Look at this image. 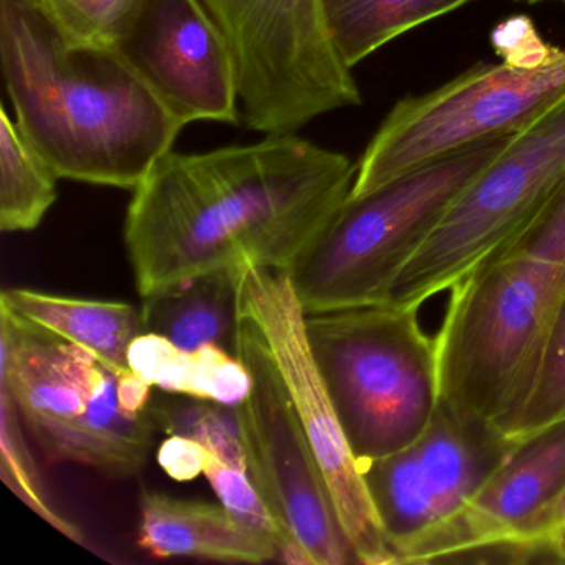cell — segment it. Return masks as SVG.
Segmentation results:
<instances>
[{"label":"cell","instance_id":"cell-1","mask_svg":"<svg viewBox=\"0 0 565 565\" xmlns=\"http://www.w3.org/2000/svg\"><path fill=\"white\" fill-rule=\"evenodd\" d=\"M356 167L294 135L171 150L134 190L124 239L141 299L250 263L289 273L349 200Z\"/></svg>","mask_w":565,"mask_h":565},{"label":"cell","instance_id":"cell-2","mask_svg":"<svg viewBox=\"0 0 565 565\" xmlns=\"http://www.w3.org/2000/svg\"><path fill=\"white\" fill-rule=\"evenodd\" d=\"M0 67L58 180L134 191L184 128L118 52L65 41L35 0H0Z\"/></svg>","mask_w":565,"mask_h":565},{"label":"cell","instance_id":"cell-3","mask_svg":"<svg viewBox=\"0 0 565 565\" xmlns=\"http://www.w3.org/2000/svg\"><path fill=\"white\" fill-rule=\"evenodd\" d=\"M565 302V181L449 289L435 337L439 403L508 433L531 398Z\"/></svg>","mask_w":565,"mask_h":565},{"label":"cell","instance_id":"cell-4","mask_svg":"<svg viewBox=\"0 0 565 565\" xmlns=\"http://www.w3.org/2000/svg\"><path fill=\"white\" fill-rule=\"evenodd\" d=\"M512 135L489 138L365 196L349 198L289 270L306 313L388 302L406 264Z\"/></svg>","mask_w":565,"mask_h":565},{"label":"cell","instance_id":"cell-5","mask_svg":"<svg viewBox=\"0 0 565 565\" xmlns=\"http://www.w3.org/2000/svg\"><path fill=\"white\" fill-rule=\"evenodd\" d=\"M416 306L307 313V337L360 468L412 445L439 403L435 339Z\"/></svg>","mask_w":565,"mask_h":565},{"label":"cell","instance_id":"cell-6","mask_svg":"<svg viewBox=\"0 0 565 565\" xmlns=\"http://www.w3.org/2000/svg\"><path fill=\"white\" fill-rule=\"evenodd\" d=\"M118 380L87 350L0 307V386L11 393L45 461L114 478L143 468L157 428L148 408H125Z\"/></svg>","mask_w":565,"mask_h":565},{"label":"cell","instance_id":"cell-7","mask_svg":"<svg viewBox=\"0 0 565 565\" xmlns=\"http://www.w3.org/2000/svg\"><path fill=\"white\" fill-rule=\"evenodd\" d=\"M237 67L247 127L294 135L322 115L362 105L333 45L323 0H201Z\"/></svg>","mask_w":565,"mask_h":565},{"label":"cell","instance_id":"cell-8","mask_svg":"<svg viewBox=\"0 0 565 565\" xmlns=\"http://www.w3.org/2000/svg\"><path fill=\"white\" fill-rule=\"evenodd\" d=\"M565 181V94L509 138L452 204L393 286L388 302L422 307L518 234Z\"/></svg>","mask_w":565,"mask_h":565},{"label":"cell","instance_id":"cell-9","mask_svg":"<svg viewBox=\"0 0 565 565\" xmlns=\"http://www.w3.org/2000/svg\"><path fill=\"white\" fill-rule=\"evenodd\" d=\"M562 94L565 49L535 71L502 62L476 65L429 94L403 98L360 158L349 198L365 196L489 138L515 134Z\"/></svg>","mask_w":565,"mask_h":565},{"label":"cell","instance_id":"cell-10","mask_svg":"<svg viewBox=\"0 0 565 565\" xmlns=\"http://www.w3.org/2000/svg\"><path fill=\"white\" fill-rule=\"evenodd\" d=\"M239 312L259 329L292 399L343 532L363 565H396L307 337L306 310L286 270L250 263L236 266Z\"/></svg>","mask_w":565,"mask_h":565},{"label":"cell","instance_id":"cell-11","mask_svg":"<svg viewBox=\"0 0 565 565\" xmlns=\"http://www.w3.org/2000/svg\"><path fill=\"white\" fill-rule=\"evenodd\" d=\"M515 445L491 423L438 403L418 439L363 466L396 565L426 564L439 535Z\"/></svg>","mask_w":565,"mask_h":565},{"label":"cell","instance_id":"cell-12","mask_svg":"<svg viewBox=\"0 0 565 565\" xmlns=\"http://www.w3.org/2000/svg\"><path fill=\"white\" fill-rule=\"evenodd\" d=\"M236 356L250 379L237 405L250 481L309 565L360 564L269 349L241 312Z\"/></svg>","mask_w":565,"mask_h":565},{"label":"cell","instance_id":"cell-13","mask_svg":"<svg viewBox=\"0 0 565 565\" xmlns=\"http://www.w3.org/2000/svg\"><path fill=\"white\" fill-rule=\"evenodd\" d=\"M117 52L183 127L241 124L236 61L201 0H145Z\"/></svg>","mask_w":565,"mask_h":565},{"label":"cell","instance_id":"cell-14","mask_svg":"<svg viewBox=\"0 0 565 565\" xmlns=\"http://www.w3.org/2000/svg\"><path fill=\"white\" fill-rule=\"evenodd\" d=\"M565 489V422L518 441L501 468L445 529L426 564L491 542L518 539L519 532Z\"/></svg>","mask_w":565,"mask_h":565},{"label":"cell","instance_id":"cell-15","mask_svg":"<svg viewBox=\"0 0 565 565\" xmlns=\"http://www.w3.org/2000/svg\"><path fill=\"white\" fill-rule=\"evenodd\" d=\"M138 542L158 558L193 557L234 564L280 561L276 545L237 524L223 504L145 492Z\"/></svg>","mask_w":565,"mask_h":565},{"label":"cell","instance_id":"cell-16","mask_svg":"<svg viewBox=\"0 0 565 565\" xmlns=\"http://www.w3.org/2000/svg\"><path fill=\"white\" fill-rule=\"evenodd\" d=\"M0 307L97 356L118 375L131 372L128 353L145 333L141 307L75 299L31 289H4Z\"/></svg>","mask_w":565,"mask_h":565},{"label":"cell","instance_id":"cell-17","mask_svg":"<svg viewBox=\"0 0 565 565\" xmlns=\"http://www.w3.org/2000/svg\"><path fill=\"white\" fill-rule=\"evenodd\" d=\"M145 332L183 350L216 345L236 356L239 284L236 266L213 270L143 297Z\"/></svg>","mask_w":565,"mask_h":565},{"label":"cell","instance_id":"cell-18","mask_svg":"<svg viewBox=\"0 0 565 565\" xmlns=\"http://www.w3.org/2000/svg\"><path fill=\"white\" fill-rule=\"evenodd\" d=\"M130 369L161 392L237 405L249 392L250 379L237 356L216 345L183 350L154 333H141L128 353Z\"/></svg>","mask_w":565,"mask_h":565},{"label":"cell","instance_id":"cell-19","mask_svg":"<svg viewBox=\"0 0 565 565\" xmlns=\"http://www.w3.org/2000/svg\"><path fill=\"white\" fill-rule=\"evenodd\" d=\"M469 0H323L330 38L353 68L398 35L441 18Z\"/></svg>","mask_w":565,"mask_h":565},{"label":"cell","instance_id":"cell-20","mask_svg":"<svg viewBox=\"0 0 565 565\" xmlns=\"http://www.w3.org/2000/svg\"><path fill=\"white\" fill-rule=\"evenodd\" d=\"M55 171L25 140L8 110H0V230L29 233L57 201Z\"/></svg>","mask_w":565,"mask_h":565},{"label":"cell","instance_id":"cell-21","mask_svg":"<svg viewBox=\"0 0 565 565\" xmlns=\"http://www.w3.org/2000/svg\"><path fill=\"white\" fill-rule=\"evenodd\" d=\"M237 405L163 392L158 398L151 396L148 415L157 431L160 429L170 436L193 439L221 461L246 471V451Z\"/></svg>","mask_w":565,"mask_h":565},{"label":"cell","instance_id":"cell-22","mask_svg":"<svg viewBox=\"0 0 565 565\" xmlns=\"http://www.w3.org/2000/svg\"><path fill=\"white\" fill-rule=\"evenodd\" d=\"M29 433L19 415L14 398L0 386V478L4 484L51 527L77 544L85 535L71 519L65 518L49 495L41 466L29 446Z\"/></svg>","mask_w":565,"mask_h":565},{"label":"cell","instance_id":"cell-23","mask_svg":"<svg viewBox=\"0 0 565 565\" xmlns=\"http://www.w3.org/2000/svg\"><path fill=\"white\" fill-rule=\"evenodd\" d=\"M203 475L216 492L221 504L230 511L241 527L276 545L280 562L309 565L302 548L277 521L246 471L226 465L216 455L210 452Z\"/></svg>","mask_w":565,"mask_h":565},{"label":"cell","instance_id":"cell-24","mask_svg":"<svg viewBox=\"0 0 565 565\" xmlns=\"http://www.w3.org/2000/svg\"><path fill=\"white\" fill-rule=\"evenodd\" d=\"M145 0H35L65 41L118 51Z\"/></svg>","mask_w":565,"mask_h":565},{"label":"cell","instance_id":"cell-25","mask_svg":"<svg viewBox=\"0 0 565 565\" xmlns=\"http://www.w3.org/2000/svg\"><path fill=\"white\" fill-rule=\"evenodd\" d=\"M561 422H565V302L548 337L531 398L505 436L522 441Z\"/></svg>","mask_w":565,"mask_h":565},{"label":"cell","instance_id":"cell-26","mask_svg":"<svg viewBox=\"0 0 565 565\" xmlns=\"http://www.w3.org/2000/svg\"><path fill=\"white\" fill-rule=\"evenodd\" d=\"M492 47L502 64L522 71L545 67L558 57L562 49L547 44L531 19L524 15L508 19L492 32Z\"/></svg>","mask_w":565,"mask_h":565},{"label":"cell","instance_id":"cell-27","mask_svg":"<svg viewBox=\"0 0 565 565\" xmlns=\"http://www.w3.org/2000/svg\"><path fill=\"white\" fill-rule=\"evenodd\" d=\"M210 449L183 436H170L158 451V462L170 478L191 481L203 475Z\"/></svg>","mask_w":565,"mask_h":565},{"label":"cell","instance_id":"cell-28","mask_svg":"<svg viewBox=\"0 0 565 565\" xmlns=\"http://www.w3.org/2000/svg\"><path fill=\"white\" fill-rule=\"evenodd\" d=\"M565 525V489L554 499L548 502L545 508H542L527 524L519 532L518 539H542L551 537L555 531L564 527Z\"/></svg>","mask_w":565,"mask_h":565},{"label":"cell","instance_id":"cell-29","mask_svg":"<svg viewBox=\"0 0 565 565\" xmlns=\"http://www.w3.org/2000/svg\"><path fill=\"white\" fill-rule=\"evenodd\" d=\"M547 539H551L552 544H554L555 552H557L561 562H565V525Z\"/></svg>","mask_w":565,"mask_h":565},{"label":"cell","instance_id":"cell-30","mask_svg":"<svg viewBox=\"0 0 565 565\" xmlns=\"http://www.w3.org/2000/svg\"><path fill=\"white\" fill-rule=\"evenodd\" d=\"M525 2H531V4H534V2H545V0H525Z\"/></svg>","mask_w":565,"mask_h":565}]
</instances>
